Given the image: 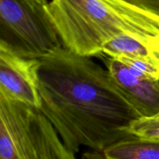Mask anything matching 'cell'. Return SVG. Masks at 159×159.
<instances>
[{"label": "cell", "mask_w": 159, "mask_h": 159, "mask_svg": "<svg viewBox=\"0 0 159 159\" xmlns=\"http://www.w3.org/2000/svg\"><path fill=\"white\" fill-rule=\"evenodd\" d=\"M102 154L107 159H159V139L130 137L114 143Z\"/></svg>", "instance_id": "cell-7"}, {"label": "cell", "mask_w": 159, "mask_h": 159, "mask_svg": "<svg viewBox=\"0 0 159 159\" xmlns=\"http://www.w3.org/2000/svg\"><path fill=\"white\" fill-rule=\"evenodd\" d=\"M48 4V0H0V43L30 58L62 47Z\"/></svg>", "instance_id": "cell-4"}, {"label": "cell", "mask_w": 159, "mask_h": 159, "mask_svg": "<svg viewBox=\"0 0 159 159\" xmlns=\"http://www.w3.org/2000/svg\"><path fill=\"white\" fill-rule=\"evenodd\" d=\"M137 6L148 9L159 15V0H124Z\"/></svg>", "instance_id": "cell-11"}, {"label": "cell", "mask_w": 159, "mask_h": 159, "mask_svg": "<svg viewBox=\"0 0 159 159\" xmlns=\"http://www.w3.org/2000/svg\"><path fill=\"white\" fill-rule=\"evenodd\" d=\"M115 59L127 65L136 75L159 81V57L153 53L144 56L123 55Z\"/></svg>", "instance_id": "cell-9"}, {"label": "cell", "mask_w": 159, "mask_h": 159, "mask_svg": "<svg viewBox=\"0 0 159 159\" xmlns=\"http://www.w3.org/2000/svg\"><path fill=\"white\" fill-rule=\"evenodd\" d=\"M48 12L64 48L82 56L102 53L115 36L147 42L159 34V15L124 0H51Z\"/></svg>", "instance_id": "cell-2"}, {"label": "cell", "mask_w": 159, "mask_h": 159, "mask_svg": "<svg viewBox=\"0 0 159 159\" xmlns=\"http://www.w3.org/2000/svg\"><path fill=\"white\" fill-rule=\"evenodd\" d=\"M102 53L109 57L120 56H144L152 54L144 40L129 33L118 34L107 42Z\"/></svg>", "instance_id": "cell-8"}, {"label": "cell", "mask_w": 159, "mask_h": 159, "mask_svg": "<svg viewBox=\"0 0 159 159\" xmlns=\"http://www.w3.org/2000/svg\"><path fill=\"white\" fill-rule=\"evenodd\" d=\"M104 62L112 79L141 117L159 113V81L136 75L127 65L109 56Z\"/></svg>", "instance_id": "cell-6"}, {"label": "cell", "mask_w": 159, "mask_h": 159, "mask_svg": "<svg viewBox=\"0 0 159 159\" xmlns=\"http://www.w3.org/2000/svg\"><path fill=\"white\" fill-rule=\"evenodd\" d=\"M75 158L40 108L0 94V158Z\"/></svg>", "instance_id": "cell-3"}, {"label": "cell", "mask_w": 159, "mask_h": 159, "mask_svg": "<svg viewBox=\"0 0 159 159\" xmlns=\"http://www.w3.org/2000/svg\"><path fill=\"white\" fill-rule=\"evenodd\" d=\"M131 135L147 139H159V113L152 116H141L131 123L128 128Z\"/></svg>", "instance_id": "cell-10"}, {"label": "cell", "mask_w": 159, "mask_h": 159, "mask_svg": "<svg viewBox=\"0 0 159 159\" xmlns=\"http://www.w3.org/2000/svg\"><path fill=\"white\" fill-rule=\"evenodd\" d=\"M146 45L151 52L159 57V34L155 36H151L148 38Z\"/></svg>", "instance_id": "cell-12"}, {"label": "cell", "mask_w": 159, "mask_h": 159, "mask_svg": "<svg viewBox=\"0 0 159 159\" xmlns=\"http://www.w3.org/2000/svg\"><path fill=\"white\" fill-rule=\"evenodd\" d=\"M40 58L23 57L0 43V94L41 107Z\"/></svg>", "instance_id": "cell-5"}, {"label": "cell", "mask_w": 159, "mask_h": 159, "mask_svg": "<svg viewBox=\"0 0 159 159\" xmlns=\"http://www.w3.org/2000/svg\"><path fill=\"white\" fill-rule=\"evenodd\" d=\"M40 59V110L71 154L82 146L102 153L133 137L128 128L141 116L108 70L64 47Z\"/></svg>", "instance_id": "cell-1"}]
</instances>
